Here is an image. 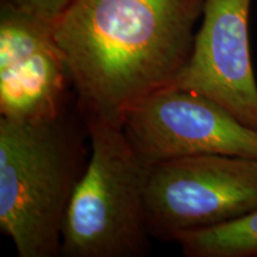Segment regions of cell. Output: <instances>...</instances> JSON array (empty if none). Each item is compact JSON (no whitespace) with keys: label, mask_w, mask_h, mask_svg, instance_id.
I'll return each instance as SVG.
<instances>
[{"label":"cell","mask_w":257,"mask_h":257,"mask_svg":"<svg viewBox=\"0 0 257 257\" xmlns=\"http://www.w3.org/2000/svg\"><path fill=\"white\" fill-rule=\"evenodd\" d=\"M176 243L186 257H257V208L218 226L185 234Z\"/></svg>","instance_id":"cell-8"},{"label":"cell","mask_w":257,"mask_h":257,"mask_svg":"<svg viewBox=\"0 0 257 257\" xmlns=\"http://www.w3.org/2000/svg\"><path fill=\"white\" fill-rule=\"evenodd\" d=\"M73 0H0V4L11 6L55 25Z\"/></svg>","instance_id":"cell-9"},{"label":"cell","mask_w":257,"mask_h":257,"mask_svg":"<svg viewBox=\"0 0 257 257\" xmlns=\"http://www.w3.org/2000/svg\"><path fill=\"white\" fill-rule=\"evenodd\" d=\"M121 128L149 168L163 161L210 154L257 159V131L188 89L166 87L152 93L128 110Z\"/></svg>","instance_id":"cell-5"},{"label":"cell","mask_w":257,"mask_h":257,"mask_svg":"<svg viewBox=\"0 0 257 257\" xmlns=\"http://www.w3.org/2000/svg\"><path fill=\"white\" fill-rule=\"evenodd\" d=\"M85 123L89 159L67 207L60 255L146 256L152 237L146 213L149 167L134 152L120 125Z\"/></svg>","instance_id":"cell-3"},{"label":"cell","mask_w":257,"mask_h":257,"mask_svg":"<svg viewBox=\"0 0 257 257\" xmlns=\"http://www.w3.org/2000/svg\"><path fill=\"white\" fill-rule=\"evenodd\" d=\"M252 0H205L184 68L168 87L199 93L257 131V82L249 40Z\"/></svg>","instance_id":"cell-7"},{"label":"cell","mask_w":257,"mask_h":257,"mask_svg":"<svg viewBox=\"0 0 257 257\" xmlns=\"http://www.w3.org/2000/svg\"><path fill=\"white\" fill-rule=\"evenodd\" d=\"M205 0H73L55 24L83 121L123 124L187 62Z\"/></svg>","instance_id":"cell-1"},{"label":"cell","mask_w":257,"mask_h":257,"mask_svg":"<svg viewBox=\"0 0 257 257\" xmlns=\"http://www.w3.org/2000/svg\"><path fill=\"white\" fill-rule=\"evenodd\" d=\"M85 128L67 112L43 123L0 118V229L19 257L60 255L67 207L87 165Z\"/></svg>","instance_id":"cell-2"},{"label":"cell","mask_w":257,"mask_h":257,"mask_svg":"<svg viewBox=\"0 0 257 257\" xmlns=\"http://www.w3.org/2000/svg\"><path fill=\"white\" fill-rule=\"evenodd\" d=\"M257 208V159L197 155L149 168L146 213L150 236L173 240Z\"/></svg>","instance_id":"cell-4"},{"label":"cell","mask_w":257,"mask_h":257,"mask_svg":"<svg viewBox=\"0 0 257 257\" xmlns=\"http://www.w3.org/2000/svg\"><path fill=\"white\" fill-rule=\"evenodd\" d=\"M72 76L55 25L0 4V114L43 123L67 112Z\"/></svg>","instance_id":"cell-6"}]
</instances>
